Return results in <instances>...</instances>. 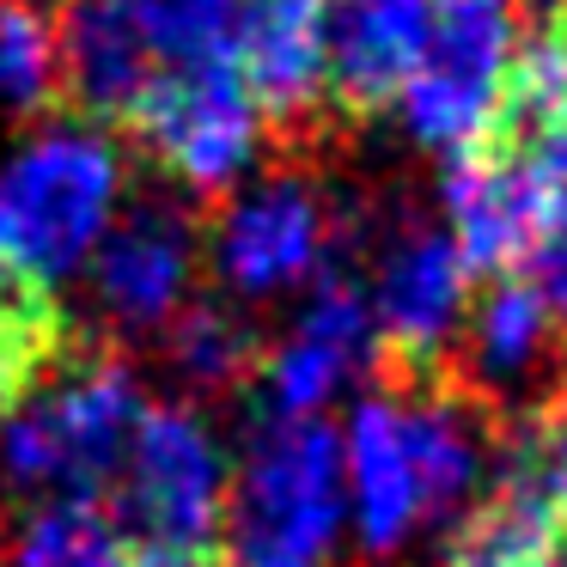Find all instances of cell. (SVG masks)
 <instances>
[{
	"label": "cell",
	"mask_w": 567,
	"mask_h": 567,
	"mask_svg": "<svg viewBox=\"0 0 567 567\" xmlns=\"http://www.w3.org/2000/svg\"><path fill=\"white\" fill-rule=\"evenodd\" d=\"M336 452L348 543L367 567H409L415 555H440L452 525L482 501L506 452V421H494L445 372H396L342 403Z\"/></svg>",
	"instance_id": "1"
},
{
	"label": "cell",
	"mask_w": 567,
	"mask_h": 567,
	"mask_svg": "<svg viewBox=\"0 0 567 567\" xmlns=\"http://www.w3.org/2000/svg\"><path fill=\"white\" fill-rule=\"evenodd\" d=\"M135 196L116 128L86 116H38L0 153V269L19 293L55 299L80 281L99 238Z\"/></svg>",
	"instance_id": "2"
},
{
	"label": "cell",
	"mask_w": 567,
	"mask_h": 567,
	"mask_svg": "<svg viewBox=\"0 0 567 567\" xmlns=\"http://www.w3.org/2000/svg\"><path fill=\"white\" fill-rule=\"evenodd\" d=\"M372 208V196L336 184L318 165H262L202 220V269L214 275V293L250 311L293 306L306 287L354 262Z\"/></svg>",
	"instance_id": "3"
},
{
	"label": "cell",
	"mask_w": 567,
	"mask_h": 567,
	"mask_svg": "<svg viewBox=\"0 0 567 567\" xmlns=\"http://www.w3.org/2000/svg\"><path fill=\"white\" fill-rule=\"evenodd\" d=\"M153 403L123 348H55L50 367L0 421V494L19 506L99 501Z\"/></svg>",
	"instance_id": "4"
},
{
	"label": "cell",
	"mask_w": 567,
	"mask_h": 567,
	"mask_svg": "<svg viewBox=\"0 0 567 567\" xmlns=\"http://www.w3.org/2000/svg\"><path fill=\"white\" fill-rule=\"evenodd\" d=\"M220 543L238 567H330L348 543L342 452L330 421L262 415L233 445Z\"/></svg>",
	"instance_id": "5"
},
{
	"label": "cell",
	"mask_w": 567,
	"mask_h": 567,
	"mask_svg": "<svg viewBox=\"0 0 567 567\" xmlns=\"http://www.w3.org/2000/svg\"><path fill=\"white\" fill-rule=\"evenodd\" d=\"M518 43H525L518 0H440L403 86L384 104L396 135L427 159H457L501 141Z\"/></svg>",
	"instance_id": "6"
},
{
	"label": "cell",
	"mask_w": 567,
	"mask_h": 567,
	"mask_svg": "<svg viewBox=\"0 0 567 567\" xmlns=\"http://www.w3.org/2000/svg\"><path fill=\"white\" fill-rule=\"evenodd\" d=\"M354 262L379 360L403 379L445 372L452 342L470 318V299H476V269L452 245V233L421 208H372Z\"/></svg>",
	"instance_id": "7"
},
{
	"label": "cell",
	"mask_w": 567,
	"mask_h": 567,
	"mask_svg": "<svg viewBox=\"0 0 567 567\" xmlns=\"http://www.w3.org/2000/svg\"><path fill=\"white\" fill-rule=\"evenodd\" d=\"M116 525L141 549H214L233 494V445L208 403L153 396L111 476Z\"/></svg>",
	"instance_id": "8"
},
{
	"label": "cell",
	"mask_w": 567,
	"mask_h": 567,
	"mask_svg": "<svg viewBox=\"0 0 567 567\" xmlns=\"http://www.w3.org/2000/svg\"><path fill=\"white\" fill-rule=\"evenodd\" d=\"M128 128L159 184L184 202H220L226 189L257 177L275 153V123L226 55L159 68Z\"/></svg>",
	"instance_id": "9"
},
{
	"label": "cell",
	"mask_w": 567,
	"mask_h": 567,
	"mask_svg": "<svg viewBox=\"0 0 567 567\" xmlns=\"http://www.w3.org/2000/svg\"><path fill=\"white\" fill-rule=\"evenodd\" d=\"M202 220L184 196H128L116 226L80 269L86 318L99 336L147 348L202 293Z\"/></svg>",
	"instance_id": "10"
},
{
	"label": "cell",
	"mask_w": 567,
	"mask_h": 567,
	"mask_svg": "<svg viewBox=\"0 0 567 567\" xmlns=\"http://www.w3.org/2000/svg\"><path fill=\"white\" fill-rule=\"evenodd\" d=\"M379 367L384 360H379V336H372L360 281L336 269L287 306L281 330L262 336L250 391L262 396V415L330 421L354 391H367Z\"/></svg>",
	"instance_id": "11"
},
{
	"label": "cell",
	"mask_w": 567,
	"mask_h": 567,
	"mask_svg": "<svg viewBox=\"0 0 567 567\" xmlns=\"http://www.w3.org/2000/svg\"><path fill=\"white\" fill-rule=\"evenodd\" d=\"M561 330L567 323L543 306V293L525 275H494L470 299V318L452 342L445 379L464 396H476L494 421H525L543 403H555Z\"/></svg>",
	"instance_id": "12"
},
{
	"label": "cell",
	"mask_w": 567,
	"mask_h": 567,
	"mask_svg": "<svg viewBox=\"0 0 567 567\" xmlns=\"http://www.w3.org/2000/svg\"><path fill=\"white\" fill-rule=\"evenodd\" d=\"M330 25L336 0H245L226 62L262 104L275 135H306L330 111Z\"/></svg>",
	"instance_id": "13"
},
{
	"label": "cell",
	"mask_w": 567,
	"mask_h": 567,
	"mask_svg": "<svg viewBox=\"0 0 567 567\" xmlns=\"http://www.w3.org/2000/svg\"><path fill=\"white\" fill-rule=\"evenodd\" d=\"M555 177H543L513 141H488L457 159H440L433 177V220L452 233L476 275H513L530 245L537 208Z\"/></svg>",
	"instance_id": "14"
},
{
	"label": "cell",
	"mask_w": 567,
	"mask_h": 567,
	"mask_svg": "<svg viewBox=\"0 0 567 567\" xmlns=\"http://www.w3.org/2000/svg\"><path fill=\"white\" fill-rule=\"evenodd\" d=\"M62 43V99L86 123H128L159 80V55L116 0H55Z\"/></svg>",
	"instance_id": "15"
},
{
	"label": "cell",
	"mask_w": 567,
	"mask_h": 567,
	"mask_svg": "<svg viewBox=\"0 0 567 567\" xmlns=\"http://www.w3.org/2000/svg\"><path fill=\"white\" fill-rule=\"evenodd\" d=\"M440 0H336L330 25V111L379 116L403 86Z\"/></svg>",
	"instance_id": "16"
},
{
	"label": "cell",
	"mask_w": 567,
	"mask_h": 567,
	"mask_svg": "<svg viewBox=\"0 0 567 567\" xmlns=\"http://www.w3.org/2000/svg\"><path fill=\"white\" fill-rule=\"evenodd\" d=\"M147 348L159 354L177 396H189V403H226V396L250 391V379H257L262 323L250 306H238L226 293H196Z\"/></svg>",
	"instance_id": "17"
},
{
	"label": "cell",
	"mask_w": 567,
	"mask_h": 567,
	"mask_svg": "<svg viewBox=\"0 0 567 567\" xmlns=\"http://www.w3.org/2000/svg\"><path fill=\"white\" fill-rule=\"evenodd\" d=\"M501 141H513L543 177H567V0L525 7V43Z\"/></svg>",
	"instance_id": "18"
},
{
	"label": "cell",
	"mask_w": 567,
	"mask_h": 567,
	"mask_svg": "<svg viewBox=\"0 0 567 567\" xmlns=\"http://www.w3.org/2000/svg\"><path fill=\"white\" fill-rule=\"evenodd\" d=\"M0 567H135V543L99 501H43L0 530Z\"/></svg>",
	"instance_id": "19"
},
{
	"label": "cell",
	"mask_w": 567,
	"mask_h": 567,
	"mask_svg": "<svg viewBox=\"0 0 567 567\" xmlns=\"http://www.w3.org/2000/svg\"><path fill=\"white\" fill-rule=\"evenodd\" d=\"M55 104H62L55 0H0V111L38 123Z\"/></svg>",
	"instance_id": "20"
},
{
	"label": "cell",
	"mask_w": 567,
	"mask_h": 567,
	"mask_svg": "<svg viewBox=\"0 0 567 567\" xmlns=\"http://www.w3.org/2000/svg\"><path fill=\"white\" fill-rule=\"evenodd\" d=\"M116 7L135 19L159 68H177L226 55V38H233V19L245 0H116Z\"/></svg>",
	"instance_id": "21"
},
{
	"label": "cell",
	"mask_w": 567,
	"mask_h": 567,
	"mask_svg": "<svg viewBox=\"0 0 567 567\" xmlns=\"http://www.w3.org/2000/svg\"><path fill=\"white\" fill-rule=\"evenodd\" d=\"M62 342H68V330H62L55 299L19 293V299L0 306V421H7V409L31 391V379L50 367V354Z\"/></svg>",
	"instance_id": "22"
},
{
	"label": "cell",
	"mask_w": 567,
	"mask_h": 567,
	"mask_svg": "<svg viewBox=\"0 0 567 567\" xmlns=\"http://www.w3.org/2000/svg\"><path fill=\"white\" fill-rule=\"evenodd\" d=\"M513 275H525L543 293V306L567 323V177L549 184V196L537 208V226H530V245H525Z\"/></svg>",
	"instance_id": "23"
},
{
	"label": "cell",
	"mask_w": 567,
	"mask_h": 567,
	"mask_svg": "<svg viewBox=\"0 0 567 567\" xmlns=\"http://www.w3.org/2000/svg\"><path fill=\"white\" fill-rule=\"evenodd\" d=\"M513 433H518V445H525L530 476L543 482L555 518H561V537H567V396H555V403L537 409V415L513 421Z\"/></svg>",
	"instance_id": "24"
},
{
	"label": "cell",
	"mask_w": 567,
	"mask_h": 567,
	"mask_svg": "<svg viewBox=\"0 0 567 567\" xmlns=\"http://www.w3.org/2000/svg\"><path fill=\"white\" fill-rule=\"evenodd\" d=\"M135 567H226L214 549H141Z\"/></svg>",
	"instance_id": "25"
},
{
	"label": "cell",
	"mask_w": 567,
	"mask_h": 567,
	"mask_svg": "<svg viewBox=\"0 0 567 567\" xmlns=\"http://www.w3.org/2000/svg\"><path fill=\"white\" fill-rule=\"evenodd\" d=\"M525 567H567V543H561V549H549V555H537V561H525Z\"/></svg>",
	"instance_id": "26"
},
{
	"label": "cell",
	"mask_w": 567,
	"mask_h": 567,
	"mask_svg": "<svg viewBox=\"0 0 567 567\" xmlns=\"http://www.w3.org/2000/svg\"><path fill=\"white\" fill-rule=\"evenodd\" d=\"M7 299H19V287L7 281V269H0V306H7Z\"/></svg>",
	"instance_id": "27"
}]
</instances>
